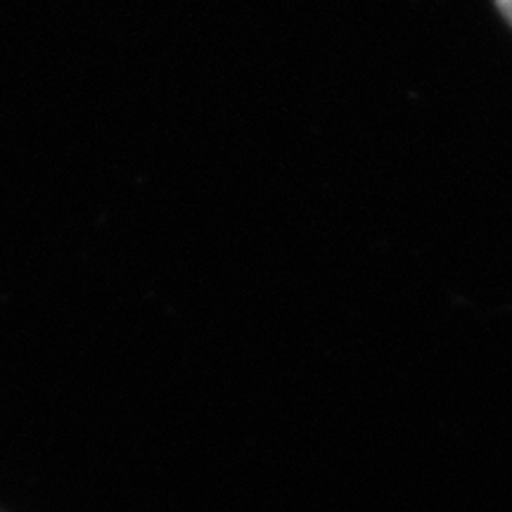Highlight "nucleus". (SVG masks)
I'll list each match as a JSON object with an SVG mask.
<instances>
[{"instance_id":"1","label":"nucleus","mask_w":512,"mask_h":512,"mask_svg":"<svg viewBox=\"0 0 512 512\" xmlns=\"http://www.w3.org/2000/svg\"><path fill=\"white\" fill-rule=\"evenodd\" d=\"M496 3H498V10L503 12V17L512 24V0H496Z\"/></svg>"}]
</instances>
